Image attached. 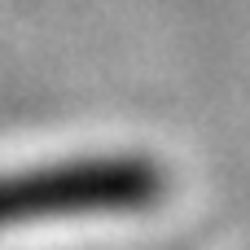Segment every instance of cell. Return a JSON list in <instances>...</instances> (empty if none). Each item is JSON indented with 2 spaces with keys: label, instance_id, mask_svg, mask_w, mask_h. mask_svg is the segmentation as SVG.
Listing matches in <instances>:
<instances>
[{
  "label": "cell",
  "instance_id": "cell-1",
  "mask_svg": "<svg viewBox=\"0 0 250 250\" xmlns=\"http://www.w3.org/2000/svg\"><path fill=\"white\" fill-rule=\"evenodd\" d=\"M167 193V176L149 158H75L0 176V229L57 220V215H110L149 211Z\"/></svg>",
  "mask_w": 250,
  "mask_h": 250
}]
</instances>
